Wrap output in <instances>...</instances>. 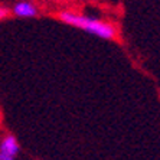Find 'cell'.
<instances>
[{
  "mask_svg": "<svg viewBox=\"0 0 160 160\" xmlns=\"http://www.w3.org/2000/svg\"><path fill=\"white\" fill-rule=\"evenodd\" d=\"M9 13H10V10H9V9L3 8V6H0V20H3V19L8 18Z\"/></svg>",
  "mask_w": 160,
  "mask_h": 160,
  "instance_id": "277c9868",
  "label": "cell"
},
{
  "mask_svg": "<svg viewBox=\"0 0 160 160\" xmlns=\"http://www.w3.org/2000/svg\"><path fill=\"white\" fill-rule=\"evenodd\" d=\"M58 19L61 22L69 25V26L81 29L84 32H87V33L94 35V36L101 38V39H112V38H116L117 33L116 28L112 26L111 23L100 20L97 18L78 15V13H74V12H68V10L59 12Z\"/></svg>",
  "mask_w": 160,
  "mask_h": 160,
  "instance_id": "6da1fadb",
  "label": "cell"
},
{
  "mask_svg": "<svg viewBox=\"0 0 160 160\" xmlns=\"http://www.w3.org/2000/svg\"><path fill=\"white\" fill-rule=\"evenodd\" d=\"M12 15L18 16V18H36L38 13H39V9L36 8V4L32 3V2H28V0H20L18 3L13 4V8L10 10Z\"/></svg>",
  "mask_w": 160,
  "mask_h": 160,
  "instance_id": "7a4b0ae2",
  "label": "cell"
},
{
  "mask_svg": "<svg viewBox=\"0 0 160 160\" xmlns=\"http://www.w3.org/2000/svg\"><path fill=\"white\" fill-rule=\"evenodd\" d=\"M0 152L16 157L20 152V144H19L18 138L13 134H6L4 137H2L0 138Z\"/></svg>",
  "mask_w": 160,
  "mask_h": 160,
  "instance_id": "3957f363",
  "label": "cell"
},
{
  "mask_svg": "<svg viewBox=\"0 0 160 160\" xmlns=\"http://www.w3.org/2000/svg\"><path fill=\"white\" fill-rule=\"evenodd\" d=\"M0 160H16V157L9 156V154H6V153H2V152H0Z\"/></svg>",
  "mask_w": 160,
  "mask_h": 160,
  "instance_id": "5b68a950",
  "label": "cell"
},
{
  "mask_svg": "<svg viewBox=\"0 0 160 160\" xmlns=\"http://www.w3.org/2000/svg\"><path fill=\"white\" fill-rule=\"evenodd\" d=\"M33 2H36V0H33Z\"/></svg>",
  "mask_w": 160,
  "mask_h": 160,
  "instance_id": "8992f818",
  "label": "cell"
}]
</instances>
